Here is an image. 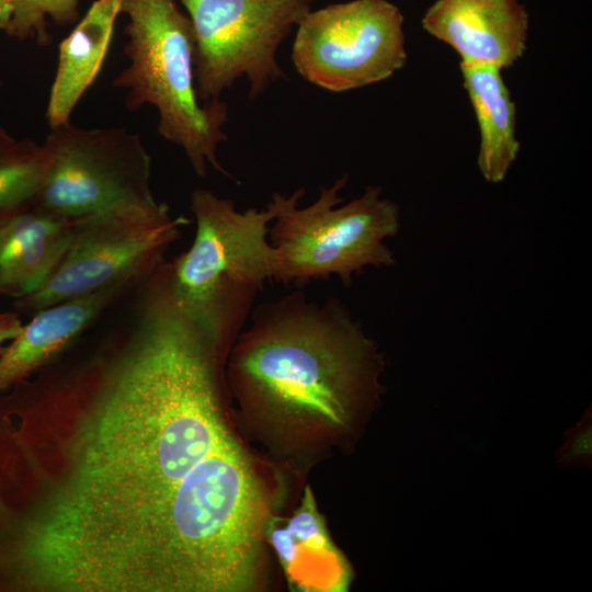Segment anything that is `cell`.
Here are the masks:
<instances>
[{"mask_svg":"<svg viewBox=\"0 0 592 592\" xmlns=\"http://www.w3.org/2000/svg\"><path fill=\"white\" fill-rule=\"evenodd\" d=\"M195 235L190 248L166 261L173 298L227 354L253 310L257 295L273 281L269 227L275 208L240 212L210 190L191 193Z\"/></svg>","mask_w":592,"mask_h":592,"instance_id":"3957f363","label":"cell"},{"mask_svg":"<svg viewBox=\"0 0 592 592\" xmlns=\"http://www.w3.org/2000/svg\"><path fill=\"white\" fill-rule=\"evenodd\" d=\"M72 227L73 220L36 207L0 223V297L36 291L65 253Z\"/></svg>","mask_w":592,"mask_h":592,"instance_id":"4fadbf2b","label":"cell"},{"mask_svg":"<svg viewBox=\"0 0 592 592\" xmlns=\"http://www.w3.org/2000/svg\"><path fill=\"white\" fill-rule=\"evenodd\" d=\"M344 175L328 187H320L311 204L300 207L306 191L289 195L274 193L269 201L275 217L269 227L274 249L273 281L298 288L311 281L339 277L350 285L355 274L368 266L396 263L385 240L400 229L399 206L383 196L379 186L341 205Z\"/></svg>","mask_w":592,"mask_h":592,"instance_id":"5b68a950","label":"cell"},{"mask_svg":"<svg viewBox=\"0 0 592 592\" xmlns=\"http://www.w3.org/2000/svg\"><path fill=\"white\" fill-rule=\"evenodd\" d=\"M21 316L13 311H0V348L11 340L21 329Z\"/></svg>","mask_w":592,"mask_h":592,"instance_id":"ac0fdd59","label":"cell"},{"mask_svg":"<svg viewBox=\"0 0 592 592\" xmlns=\"http://www.w3.org/2000/svg\"><path fill=\"white\" fill-rule=\"evenodd\" d=\"M460 71L479 125L478 168L487 182L499 183L505 178L520 150L515 134V103L501 69L460 62Z\"/></svg>","mask_w":592,"mask_h":592,"instance_id":"9a60e30c","label":"cell"},{"mask_svg":"<svg viewBox=\"0 0 592 592\" xmlns=\"http://www.w3.org/2000/svg\"><path fill=\"white\" fill-rule=\"evenodd\" d=\"M265 538L274 548L289 587L298 591H345L351 570L332 543L309 487L284 522L271 517Z\"/></svg>","mask_w":592,"mask_h":592,"instance_id":"7c38bea8","label":"cell"},{"mask_svg":"<svg viewBox=\"0 0 592 592\" xmlns=\"http://www.w3.org/2000/svg\"><path fill=\"white\" fill-rule=\"evenodd\" d=\"M121 13L128 20V66L112 86L126 91L127 110L155 106L158 134L183 150L196 175L205 177L210 167L231 178L218 160L219 145L227 140L223 127L228 105L221 99L202 103L197 98L195 38L187 14L175 0H122Z\"/></svg>","mask_w":592,"mask_h":592,"instance_id":"277c9868","label":"cell"},{"mask_svg":"<svg viewBox=\"0 0 592 592\" xmlns=\"http://www.w3.org/2000/svg\"><path fill=\"white\" fill-rule=\"evenodd\" d=\"M403 14L388 0H351L310 10L297 24L292 62L307 82L341 93L405 67Z\"/></svg>","mask_w":592,"mask_h":592,"instance_id":"9c48e42d","label":"cell"},{"mask_svg":"<svg viewBox=\"0 0 592 592\" xmlns=\"http://www.w3.org/2000/svg\"><path fill=\"white\" fill-rule=\"evenodd\" d=\"M122 0H95L84 16L59 44L46 118L50 128L70 121L93 84L106 58Z\"/></svg>","mask_w":592,"mask_h":592,"instance_id":"5bb4252c","label":"cell"},{"mask_svg":"<svg viewBox=\"0 0 592 592\" xmlns=\"http://www.w3.org/2000/svg\"><path fill=\"white\" fill-rule=\"evenodd\" d=\"M190 220L157 202L73 219L60 261L33 293L13 300L20 316L146 275L159 266Z\"/></svg>","mask_w":592,"mask_h":592,"instance_id":"8992f818","label":"cell"},{"mask_svg":"<svg viewBox=\"0 0 592 592\" xmlns=\"http://www.w3.org/2000/svg\"><path fill=\"white\" fill-rule=\"evenodd\" d=\"M43 166L42 144L0 126V223L35 207Z\"/></svg>","mask_w":592,"mask_h":592,"instance_id":"2e32d148","label":"cell"},{"mask_svg":"<svg viewBox=\"0 0 592 592\" xmlns=\"http://www.w3.org/2000/svg\"><path fill=\"white\" fill-rule=\"evenodd\" d=\"M64 479L14 525L16 581L47 592H246L266 493L214 389L138 387L83 413Z\"/></svg>","mask_w":592,"mask_h":592,"instance_id":"6da1fadb","label":"cell"},{"mask_svg":"<svg viewBox=\"0 0 592 592\" xmlns=\"http://www.w3.org/2000/svg\"><path fill=\"white\" fill-rule=\"evenodd\" d=\"M145 276V275H143ZM43 308L0 348V395L30 379L67 351L137 280Z\"/></svg>","mask_w":592,"mask_h":592,"instance_id":"8fae6325","label":"cell"},{"mask_svg":"<svg viewBox=\"0 0 592 592\" xmlns=\"http://www.w3.org/2000/svg\"><path fill=\"white\" fill-rule=\"evenodd\" d=\"M249 319L227 356L228 384L242 414L282 448L335 443L378 400L383 356L339 300L293 292Z\"/></svg>","mask_w":592,"mask_h":592,"instance_id":"7a4b0ae2","label":"cell"},{"mask_svg":"<svg viewBox=\"0 0 592 592\" xmlns=\"http://www.w3.org/2000/svg\"><path fill=\"white\" fill-rule=\"evenodd\" d=\"M191 20L194 80L202 103L220 99L239 79L249 100L285 78L277 53L314 0H179Z\"/></svg>","mask_w":592,"mask_h":592,"instance_id":"ba28073f","label":"cell"},{"mask_svg":"<svg viewBox=\"0 0 592 592\" xmlns=\"http://www.w3.org/2000/svg\"><path fill=\"white\" fill-rule=\"evenodd\" d=\"M422 27L451 46L462 64L513 66L526 49L528 13L519 0H436Z\"/></svg>","mask_w":592,"mask_h":592,"instance_id":"30bf717a","label":"cell"},{"mask_svg":"<svg viewBox=\"0 0 592 592\" xmlns=\"http://www.w3.org/2000/svg\"><path fill=\"white\" fill-rule=\"evenodd\" d=\"M79 0H0V32L19 41L52 43L49 22L68 25L79 16Z\"/></svg>","mask_w":592,"mask_h":592,"instance_id":"e0dca14e","label":"cell"},{"mask_svg":"<svg viewBox=\"0 0 592 592\" xmlns=\"http://www.w3.org/2000/svg\"><path fill=\"white\" fill-rule=\"evenodd\" d=\"M43 175L35 207L78 219L157 203L151 158L140 136L123 127L82 128L70 121L42 144Z\"/></svg>","mask_w":592,"mask_h":592,"instance_id":"52a82bcc","label":"cell"}]
</instances>
